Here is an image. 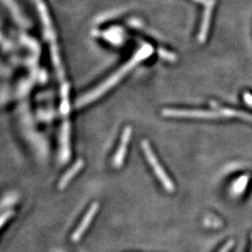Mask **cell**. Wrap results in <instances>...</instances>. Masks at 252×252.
I'll use <instances>...</instances> for the list:
<instances>
[{
	"label": "cell",
	"mask_w": 252,
	"mask_h": 252,
	"mask_svg": "<svg viewBox=\"0 0 252 252\" xmlns=\"http://www.w3.org/2000/svg\"><path fill=\"white\" fill-rule=\"evenodd\" d=\"M153 54V47L150 45H144L136 54L132 57V59L121 67L119 70L111 75L107 81L102 82L97 87H95L94 90L90 91L86 94H84L82 97L77 101V107L81 108L84 106H87L88 104L92 103L93 101L99 98L105 93L110 90L114 85H116L121 79H123L127 73L131 69H133L135 65L145 59H147L151 54Z\"/></svg>",
	"instance_id": "cell-1"
},
{
	"label": "cell",
	"mask_w": 252,
	"mask_h": 252,
	"mask_svg": "<svg viewBox=\"0 0 252 252\" xmlns=\"http://www.w3.org/2000/svg\"><path fill=\"white\" fill-rule=\"evenodd\" d=\"M141 146H142V150L144 151L148 161L153 168V171L155 173V175L157 176L158 180H160V181L162 182V186L164 187V189H167L169 191H173L175 189V185L173 184V182L169 179L168 175L165 173L164 169L162 168L160 162H158V160H157L155 154L153 153L151 146L149 144V142L144 140V141H142Z\"/></svg>",
	"instance_id": "cell-2"
},
{
	"label": "cell",
	"mask_w": 252,
	"mask_h": 252,
	"mask_svg": "<svg viewBox=\"0 0 252 252\" xmlns=\"http://www.w3.org/2000/svg\"><path fill=\"white\" fill-rule=\"evenodd\" d=\"M162 115L171 117L196 118V119H220L219 111L208 110H187V109H163Z\"/></svg>",
	"instance_id": "cell-3"
},
{
	"label": "cell",
	"mask_w": 252,
	"mask_h": 252,
	"mask_svg": "<svg viewBox=\"0 0 252 252\" xmlns=\"http://www.w3.org/2000/svg\"><path fill=\"white\" fill-rule=\"evenodd\" d=\"M98 204L97 203H94L92 206H91L89 210L86 212L85 216L82 219L80 225L77 227V229L74 231L72 235H71V239L74 242H77L79 241L81 238V236L83 235V234L85 233L86 229L89 227V225L92 222V220H94V218L95 216L97 210H98Z\"/></svg>",
	"instance_id": "cell-4"
},
{
	"label": "cell",
	"mask_w": 252,
	"mask_h": 252,
	"mask_svg": "<svg viewBox=\"0 0 252 252\" xmlns=\"http://www.w3.org/2000/svg\"><path fill=\"white\" fill-rule=\"evenodd\" d=\"M131 135H132V129L130 127H126L124 131V134L122 136V141H121V144L119 146V149H118L117 153L116 155L114 157V160H113V165L115 167H120L123 162H124V159L126 157V149H127V145L130 141V138H131Z\"/></svg>",
	"instance_id": "cell-5"
},
{
	"label": "cell",
	"mask_w": 252,
	"mask_h": 252,
	"mask_svg": "<svg viewBox=\"0 0 252 252\" xmlns=\"http://www.w3.org/2000/svg\"><path fill=\"white\" fill-rule=\"evenodd\" d=\"M215 6V3L209 4L206 6V9L204 12V16L202 20V24H201V28H200V32H199V41L200 42H205L207 39V33H208V28L210 25V20L212 16V10Z\"/></svg>",
	"instance_id": "cell-6"
},
{
	"label": "cell",
	"mask_w": 252,
	"mask_h": 252,
	"mask_svg": "<svg viewBox=\"0 0 252 252\" xmlns=\"http://www.w3.org/2000/svg\"><path fill=\"white\" fill-rule=\"evenodd\" d=\"M211 105L218 108V111L220 112V114L222 118H239V119H243L248 122H252V114L246 113L244 111H239L236 109H232V108H219L218 105H216L214 102L211 103Z\"/></svg>",
	"instance_id": "cell-7"
},
{
	"label": "cell",
	"mask_w": 252,
	"mask_h": 252,
	"mask_svg": "<svg viewBox=\"0 0 252 252\" xmlns=\"http://www.w3.org/2000/svg\"><path fill=\"white\" fill-rule=\"evenodd\" d=\"M83 165H84V162L82 160H79L78 162H75L73 164L72 167L63 175V178L59 181V184H58L59 189H64L67 186V184L71 181L73 178L80 172L81 168L83 167Z\"/></svg>",
	"instance_id": "cell-8"
},
{
	"label": "cell",
	"mask_w": 252,
	"mask_h": 252,
	"mask_svg": "<svg viewBox=\"0 0 252 252\" xmlns=\"http://www.w3.org/2000/svg\"><path fill=\"white\" fill-rule=\"evenodd\" d=\"M158 54L162 57V59H164L166 61H169V62H176L177 61L176 54H172L170 52L165 51L163 49H159Z\"/></svg>",
	"instance_id": "cell-9"
},
{
	"label": "cell",
	"mask_w": 252,
	"mask_h": 252,
	"mask_svg": "<svg viewBox=\"0 0 252 252\" xmlns=\"http://www.w3.org/2000/svg\"><path fill=\"white\" fill-rule=\"evenodd\" d=\"M12 215H13L12 211H8V212H6V213H4L3 215L0 216V228L9 220Z\"/></svg>",
	"instance_id": "cell-10"
},
{
	"label": "cell",
	"mask_w": 252,
	"mask_h": 252,
	"mask_svg": "<svg viewBox=\"0 0 252 252\" xmlns=\"http://www.w3.org/2000/svg\"><path fill=\"white\" fill-rule=\"evenodd\" d=\"M233 246H234V241H233V240H230V241H228V242L220 249V251L219 252H229L232 250Z\"/></svg>",
	"instance_id": "cell-11"
},
{
	"label": "cell",
	"mask_w": 252,
	"mask_h": 252,
	"mask_svg": "<svg viewBox=\"0 0 252 252\" xmlns=\"http://www.w3.org/2000/svg\"><path fill=\"white\" fill-rule=\"evenodd\" d=\"M244 100L250 107H252V95L250 93L244 94Z\"/></svg>",
	"instance_id": "cell-12"
},
{
	"label": "cell",
	"mask_w": 252,
	"mask_h": 252,
	"mask_svg": "<svg viewBox=\"0 0 252 252\" xmlns=\"http://www.w3.org/2000/svg\"><path fill=\"white\" fill-rule=\"evenodd\" d=\"M194 2L196 3H200V4H203L205 6H207L209 4H212V3H216V0H193Z\"/></svg>",
	"instance_id": "cell-13"
}]
</instances>
